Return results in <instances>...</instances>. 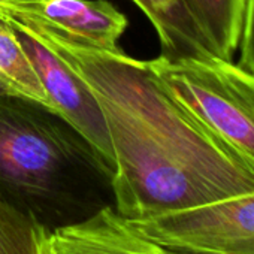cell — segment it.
<instances>
[{
    "mask_svg": "<svg viewBox=\"0 0 254 254\" xmlns=\"http://www.w3.org/2000/svg\"><path fill=\"white\" fill-rule=\"evenodd\" d=\"M21 26L93 90L114 154V208L136 229L254 193V174L162 90L145 62L79 48Z\"/></svg>",
    "mask_w": 254,
    "mask_h": 254,
    "instance_id": "1",
    "label": "cell"
},
{
    "mask_svg": "<svg viewBox=\"0 0 254 254\" xmlns=\"http://www.w3.org/2000/svg\"><path fill=\"white\" fill-rule=\"evenodd\" d=\"M112 178L111 162L57 111L0 96V197L39 221L73 211L90 217L114 203Z\"/></svg>",
    "mask_w": 254,
    "mask_h": 254,
    "instance_id": "2",
    "label": "cell"
},
{
    "mask_svg": "<svg viewBox=\"0 0 254 254\" xmlns=\"http://www.w3.org/2000/svg\"><path fill=\"white\" fill-rule=\"evenodd\" d=\"M145 63L162 90L254 174V76L212 54Z\"/></svg>",
    "mask_w": 254,
    "mask_h": 254,
    "instance_id": "3",
    "label": "cell"
},
{
    "mask_svg": "<svg viewBox=\"0 0 254 254\" xmlns=\"http://www.w3.org/2000/svg\"><path fill=\"white\" fill-rule=\"evenodd\" d=\"M138 230L175 254H254V193L184 211Z\"/></svg>",
    "mask_w": 254,
    "mask_h": 254,
    "instance_id": "4",
    "label": "cell"
},
{
    "mask_svg": "<svg viewBox=\"0 0 254 254\" xmlns=\"http://www.w3.org/2000/svg\"><path fill=\"white\" fill-rule=\"evenodd\" d=\"M0 17L79 48L126 54L118 41L127 29V18L106 0H33L0 6Z\"/></svg>",
    "mask_w": 254,
    "mask_h": 254,
    "instance_id": "5",
    "label": "cell"
},
{
    "mask_svg": "<svg viewBox=\"0 0 254 254\" xmlns=\"http://www.w3.org/2000/svg\"><path fill=\"white\" fill-rule=\"evenodd\" d=\"M6 21L12 26L53 108L73 124L114 166L105 115L90 85L57 51L33 32L15 21Z\"/></svg>",
    "mask_w": 254,
    "mask_h": 254,
    "instance_id": "6",
    "label": "cell"
},
{
    "mask_svg": "<svg viewBox=\"0 0 254 254\" xmlns=\"http://www.w3.org/2000/svg\"><path fill=\"white\" fill-rule=\"evenodd\" d=\"M44 254H169L112 205L48 232Z\"/></svg>",
    "mask_w": 254,
    "mask_h": 254,
    "instance_id": "7",
    "label": "cell"
},
{
    "mask_svg": "<svg viewBox=\"0 0 254 254\" xmlns=\"http://www.w3.org/2000/svg\"><path fill=\"white\" fill-rule=\"evenodd\" d=\"M202 45L214 56L232 60L238 50L245 0H181Z\"/></svg>",
    "mask_w": 254,
    "mask_h": 254,
    "instance_id": "8",
    "label": "cell"
},
{
    "mask_svg": "<svg viewBox=\"0 0 254 254\" xmlns=\"http://www.w3.org/2000/svg\"><path fill=\"white\" fill-rule=\"evenodd\" d=\"M154 26L165 56L211 54L194 33L181 0H133ZM214 56V54H212Z\"/></svg>",
    "mask_w": 254,
    "mask_h": 254,
    "instance_id": "9",
    "label": "cell"
},
{
    "mask_svg": "<svg viewBox=\"0 0 254 254\" xmlns=\"http://www.w3.org/2000/svg\"><path fill=\"white\" fill-rule=\"evenodd\" d=\"M3 94L30 97L53 108L12 26L0 17V96Z\"/></svg>",
    "mask_w": 254,
    "mask_h": 254,
    "instance_id": "10",
    "label": "cell"
},
{
    "mask_svg": "<svg viewBox=\"0 0 254 254\" xmlns=\"http://www.w3.org/2000/svg\"><path fill=\"white\" fill-rule=\"evenodd\" d=\"M48 227L0 197V254H44Z\"/></svg>",
    "mask_w": 254,
    "mask_h": 254,
    "instance_id": "11",
    "label": "cell"
},
{
    "mask_svg": "<svg viewBox=\"0 0 254 254\" xmlns=\"http://www.w3.org/2000/svg\"><path fill=\"white\" fill-rule=\"evenodd\" d=\"M236 51H239L236 64L254 76V0H245L242 29Z\"/></svg>",
    "mask_w": 254,
    "mask_h": 254,
    "instance_id": "12",
    "label": "cell"
},
{
    "mask_svg": "<svg viewBox=\"0 0 254 254\" xmlns=\"http://www.w3.org/2000/svg\"><path fill=\"white\" fill-rule=\"evenodd\" d=\"M33 2V0H0V6H18Z\"/></svg>",
    "mask_w": 254,
    "mask_h": 254,
    "instance_id": "13",
    "label": "cell"
},
{
    "mask_svg": "<svg viewBox=\"0 0 254 254\" xmlns=\"http://www.w3.org/2000/svg\"><path fill=\"white\" fill-rule=\"evenodd\" d=\"M169 254H175V253H172V251H169Z\"/></svg>",
    "mask_w": 254,
    "mask_h": 254,
    "instance_id": "14",
    "label": "cell"
}]
</instances>
